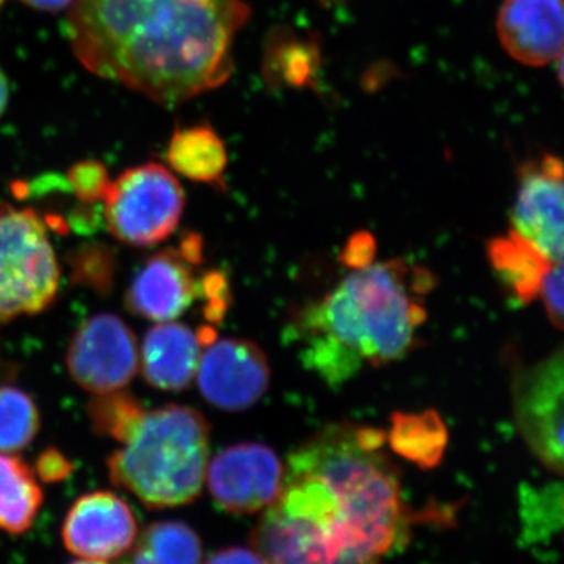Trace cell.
Segmentation results:
<instances>
[{
    "label": "cell",
    "instance_id": "cell-25",
    "mask_svg": "<svg viewBox=\"0 0 564 564\" xmlns=\"http://www.w3.org/2000/svg\"><path fill=\"white\" fill-rule=\"evenodd\" d=\"M314 50L306 44L291 43L272 47L267 55V76L282 77L289 84L303 85L314 74Z\"/></svg>",
    "mask_w": 564,
    "mask_h": 564
},
{
    "label": "cell",
    "instance_id": "cell-6",
    "mask_svg": "<svg viewBox=\"0 0 564 564\" xmlns=\"http://www.w3.org/2000/svg\"><path fill=\"white\" fill-rule=\"evenodd\" d=\"M180 181L161 163L126 170L104 196V218L115 239L131 247H152L169 239L184 214Z\"/></svg>",
    "mask_w": 564,
    "mask_h": 564
},
{
    "label": "cell",
    "instance_id": "cell-17",
    "mask_svg": "<svg viewBox=\"0 0 564 564\" xmlns=\"http://www.w3.org/2000/svg\"><path fill=\"white\" fill-rule=\"evenodd\" d=\"M166 161L181 176L214 185L223 180L228 166V152L214 128L198 124L173 133Z\"/></svg>",
    "mask_w": 564,
    "mask_h": 564
},
{
    "label": "cell",
    "instance_id": "cell-22",
    "mask_svg": "<svg viewBox=\"0 0 564 564\" xmlns=\"http://www.w3.org/2000/svg\"><path fill=\"white\" fill-rule=\"evenodd\" d=\"M40 411L28 392L0 386V454L28 447L40 432Z\"/></svg>",
    "mask_w": 564,
    "mask_h": 564
},
{
    "label": "cell",
    "instance_id": "cell-23",
    "mask_svg": "<svg viewBox=\"0 0 564 564\" xmlns=\"http://www.w3.org/2000/svg\"><path fill=\"white\" fill-rule=\"evenodd\" d=\"M93 432L124 444L140 425L147 411L131 393L113 391L98 393L88 403Z\"/></svg>",
    "mask_w": 564,
    "mask_h": 564
},
{
    "label": "cell",
    "instance_id": "cell-27",
    "mask_svg": "<svg viewBox=\"0 0 564 564\" xmlns=\"http://www.w3.org/2000/svg\"><path fill=\"white\" fill-rule=\"evenodd\" d=\"M198 296L204 300V315L207 321L220 322L229 304V285L221 272H209L198 281Z\"/></svg>",
    "mask_w": 564,
    "mask_h": 564
},
{
    "label": "cell",
    "instance_id": "cell-32",
    "mask_svg": "<svg viewBox=\"0 0 564 564\" xmlns=\"http://www.w3.org/2000/svg\"><path fill=\"white\" fill-rule=\"evenodd\" d=\"M21 2L44 13H61L63 10H69L74 0H21Z\"/></svg>",
    "mask_w": 564,
    "mask_h": 564
},
{
    "label": "cell",
    "instance_id": "cell-15",
    "mask_svg": "<svg viewBox=\"0 0 564 564\" xmlns=\"http://www.w3.org/2000/svg\"><path fill=\"white\" fill-rule=\"evenodd\" d=\"M203 344L187 325L161 322L144 336L140 351L141 373L152 388L181 392L198 373Z\"/></svg>",
    "mask_w": 564,
    "mask_h": 564
},
{
    "label": "cell",
    "instance_id": "cell-1",
    "mask_svg": "<svg viewBox=\"0 0 564 564\" xmlns=\"http://www.w3.org/2000/svg\"><path fill=\"white\" fill-rule=\"evenodd\" d=\"M384 433L332 425L289 458L280 496L251 543L270 563H370L406 534L399 474Z\"/></svg>",
    "mask_w": 564,
    "mask_h": 564
},
{
    "label": "cell",
    "instance_id": "cell-11",
    "mask_svg": "<svg viewBox=\"0 0 564 564\" xmlns=\"http://www.w3.org/2000/svg\"><path fill=\"white\" fill-rule=\"evenodd\" d=\"M196 377L207 402L237 413L262 399L270 384V367L251 340L220 339L207 345Z\"/></svg>",
    "mask_w": 564,
    "mask_h": 564
},
{
    "label": "cell",
    "instance_id": "cell-14",
    "mask_svg": "<svg viewBox=\"0 0 564 564\" xmlns=\"http://www.w3.org/2000/svg\"><path fill=\"white\" fill-rule=\"evenodd\" d=\"M497 32L503 50L522 65L554 63L563 54L562 0H507Z\"/></svg>",
    "mask_w": 564,
    "mask_h": 564
},
{
    "label": "cell",
    "instance_id": "cell-13",
    "mask_svg": "<svg viewBox=\"0 0 564 564\" xmlns=\"http://www.w3.org/2000/svg\"><path fill=\"white\" fill-rule=\"evenodd\" d=\"M192 267L180 248L155 252L133 274L126 307L148 321H176L198 299Z\"/></svg>",
    "mask_w": 564,
    "mask_h": 564
},
{
    "label": "cell",
    "instance_id": "cell-28",
    "mask_svg": "<svg viewBox=\"0 0 564 564\" xmlns=\"http://www.w3.org/2000/svg\"><path fill=\"white\" fill-rule=\"evenodd\" d=\"M540 296L555 328L563 326V262H554L541 282Z\"/></svg>",
    "mask_w": 564,
    "mask_h": 564
},
{
    "label": "cell",
    "instance_id": "cell-24",
    "mask_svg": "<svg viewBox=\"0 0 564 564\" xmlns=\"http://www.w3.org/2000/svg\"><path fill=\"white\" fill-rule=\"evenodd\" d=\"M70 281L98 295H109L117 274V254L104 243L82 245L68 256Z\"/></svg>",
    "mask_w": 564,
    "mask_h": 564
},
{
    "label": "cell",
    "instance_id": "cell-19",
    "mask_svg": "<svg viewBox=\"0 0 564 564\" xmlns=\"http://www.w3.org/2000/svg\"><path fill=\"white\" fill-rule=\"evenodd\" d=\"M447 443V429L436 411L392 415V426L389 432V444L392 451L417 464L422 469H432L441 463Z\"/></svg>",
    "mask_w": 564,
    "mask_h": 564
},
{
    "label": "cell",
    "instance_id": "cell-9",
    "mask_svg": "<svg viewBox=\"0 0 564 564\" xmlns=\"http://www.w3.org/2000/svg\"><path fill=\"white\" fill-rule=\"evenodd\" d=\"M284 467L263 444L231 445L207 464L206 481L215 503L232 514L265 510L278 499Z\"/></svg>",
    "mask_w": 564,
    "mask_h": 564
},
{
    "label": "cell",
    "instance_id": "cell-33",
    "mask_svg": "<svg viewBox=\"0 0 564 564\" xmlns=\"http://www.w3.org/2000/svg\"><path fill=\"white\" fill-rule=\"evenodd\" d=\"M10 98V85L9 80H7L6 74L0 69V117H2L3 111L7 109V104H9Z\"/></svg>",
    "mask_w": 564,
    "mask_h": 564
},
{
    "label": "cell",
    "instance_id": "cell-12",
    "mask_svg": "<svg viewBox=\"0 0 564 564\" xmlns=\"http://www.w3.org/2000/svg\"><path fill=\"white\" fill-rule=\"evenodd\" d=\"M516 195L513 231L534 245L551 261L563 262V163L543 155L522 166Z\"/></svg>",
    "mask_w": 564,
    "mask_h": 564
},
{
    "label": "cell",
    "instance_id": "cell-8",
    "mask_svg": "<svg viewBox=\"0 0 564 564\" xmlns=\"http://www.w3.org/2000/svg\"><path fill=\"white\" fill-rule=\"evenodd\" d=\"M563 351L514 378V417L530 451L547 469L563 474Z\"/></svg>",
    "mask_w": 564,
    "mask_h": 564
},
{
    "label": "cell",
    "instance_id": "cell-2",
    "mask_svg": "<svg viewBox=\"0 0 564 564\" xmlns=\"http://www.w3.org/2000/svg\"><path fill=\"white\" fill-rule=\"evenodd\" d=\"M248 18L243 0H74L66 35L90 73L174 107L228 80Z\"/></svg>",
    "mask_w": 564,
    "mask_h": 564
},
{
    "label": "cell",
    "instance_id": "cell-3",
    "mask_svg": "<svg viewBox=\"0 0 564 564\" xmlns=\"http://www.w3.org/2000/svg\"><path fill=\"white\" fill-rule=\"evenodd\" d=\"M411 274L403 261L372 262L310 304L293 326L304 366L337 388L366 364L402 359L426 317Z\"/></svg>",
    "mask_w": 564,
    "mask_h": 564
},
{
    "label": "cell",
    "instance_id": "cell-26",
    "mask_svg": "<svg viewBox=\"0 0 564 564\" xmlns=\"http://www.w3.org/2000/svg\"><path fill=\"white\" fill-rule=\"evenodd\" d=\"M68 182L80 203L95 204L104 202L111 181L101 162L82 161L70 166Z\"/></svg>",
    "mask_w": 564,
    "mask_h": 564
},
{
    "label": "cell",
    "instance_id": "cell-16",
    "mask_svg": "<svg viewBox=\"0 0 564 564\" xmlns=\"http://www.w3.org/2000/svg\"><path fill=\"white\" fill-rule=\"evenodd\" d=\"M488 256L503 288L521 304H530L540 296L544 274L554 263L513 229L489 242Z\"/></svg>",
    "mask_w": 564,
    "mask_h": 564
},
{
    "label": "cell",
    "instance_id": "cell-7",
    "mask_svg": "<svg viewBox=\"0 0 564 564\" xmlns=\"http://www.w3.org/2000/svg\"><path fill=\"white\" fill-rule=\"evenodd\" d=\"M70 378L85 391H121L140 367L135 334L118 315L96 314L82 323L66 352Z\"/></svg>",
    "mask_w": 564,
    "mask_h": 564
},
{
    "label": "cell",
    "instance_id": "cell-4",
    "mask_svg": "<svg viewBox=\"0 0 564 564\" xmlns=\"http://www.w3.org/2000/svg\"><path fill=\"white\" fill-rule=\"evenodd\" d=\"M209 464V423L195 408L166 404L144 414L107 459L111 484L152 510L192 503Z\"/></svg>",
    "mask_w": 564,
    "mask_h": 564
},
{
    "label": "cell",
    "instance_id": "cell-31",
    "mask_svg": "<svg viewBox=\"0 0 564 564\" xmlns=\"http://www.w3.org/2000/svg\"><path fill=\"white\" fill-rule=\"evenodd\" d=\"M209 563H265L258 552L252 549L243 547H228L217 552V554L210 555L207 558Z\"/></svg>",
    "mask_w": 564,
    "mask_h": 564
},
{
    "label": "cell",
    "instance_id": "cell-21",
    "mask_svg": "<svg viewBox=\"0 0 564 564\" xmlns=\"http://www.w3.org/2000/svg\"><path fill=\"white\" fill-rule=\"evenodd\" d=\"M522 540L527 545L549 544L563 527V486L551 484L521 489Z\"/></svg>",
    "mask_w": 564,
    "mask_h": 564
},
{
    "label": "cell",
    "instance_id": "cell-10",
    "mask_svg": "<svg viewBox=\"0 0 564 564\" xmlns=\"http://www.w3.org/2000/svg\"><path fill=\"white\" fill-rule=\"evenodd\" d=\"M139 534L135 514L124 499L110 491L79 497L66 513L62 540L82 562L107 563L132 551Z\"/></svg>",
    "mask_w": 564,
    "mask_h": 564
},
{
    "label": "cell",
    "instance_id": "cell-18",
    "mask_svg": "<svg viewBox=\"0 0 564 564\" xmlns=\"http://www.w3.org/2000/svg\"><path fill=\"white\" fill-rule=\"evenodd\" d=\"M43 502V489L29 464L18 456L0 455V530L28 532Z\"/></svg>",
    "mask_w": 564,
    "mask_h": 564
},
{
    "label": "cell",
    "instance_id": "cell-30",
    "mask_svg": "<svg viewBox=\"0 0 564 564\" xmlns=\"http://www.w3.org/2000/svg\"><path fill=\"white\" fill-rule=\"evenodd\" d=\"M375 252H377V243L373 237L369 232H358L348 240L343 252V261L351 269H362L373 262Z\"/></svg>",
    "mask_w": 564,
    "mask_h": 564
},
{
    "label": "cell",
    "instance_id": "cell-29",
    "mask_svg": "<svg viewBox=\"0 0 564 564\" xmlns=\"http://www.w3.org/2000/svg\"><path fill=\"white\" fill-rule=\"evenodd\" d=\"M74 473V463L69 462L58 448L50 447L41 452L36 459V474L46 484L66 480Z\"/></svg>",
    "mask_w": 564,
    "mask_h": 564
},
{
    "label": "cell",
    "instance_id": "cell-5",
    "mask_svg": "<svg viewBox=\"0 0 564 564\" xmlns=\"http://www.w3.org/2000/svg\"><path fill=\"white\" fill-rule=\"evenodd\" d=\"M61 265L32 209L0 210V325L43 313L61 291Z\"/></svg>",
    "mask_w": 564,
    "mask_h": 564
},
{
    "label": "cell",
    "instance_id": "cell-20",
    "mask_svg": "<svg viewBox=\"0 0 564 564\" xmlns=\"http://www.w3.org/2000/svg\"><path fill=\"white\" fill-rule=\"evenodd\" d=\"M203 560L198 533L181 521L154 522L132 547V562L193 564Z\"/></svg>",
    "mask_w": 564,
    "mask_h": 564
}]
</instances>
